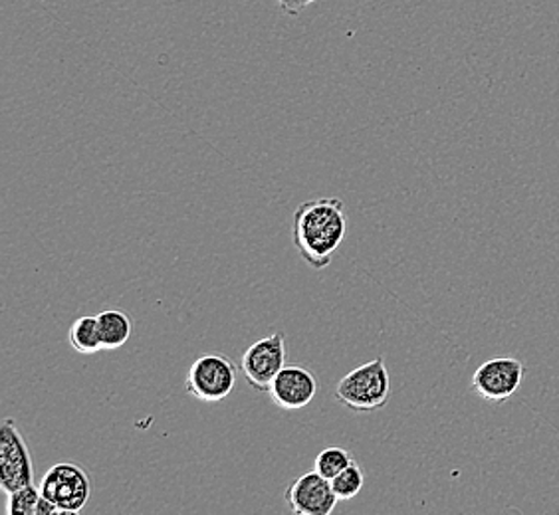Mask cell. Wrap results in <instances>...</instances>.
<instances>
[{
  "mask_svg": "<svg viewBox=\"0 0 559 515\" xmlns=\"http://www.w3.org/2000/svg\"><path fill=\"white\" fill-rule=\"evenodd\" d=\"M337 495L332 488V480L322 474L308 472L298 476L286 490V504L298 515H328L337 505Z\"/></svg>",
  "mask_w": 559,
  "mask_h": 515,
  "instance_id": "obj_8",
  "label": "cell"
},
{
  "mask_svg": "<svg viewBox=\"0 0 559 515\" xmlns=\"http://www.w3.org/2000/svg\"><path fill=\"white\" fill-rule=\"evenodd\" d=\"M7 514L9 515H55L58 514L55 504H50L43 494L40 486L36 488L34 483L21 488L16 492L9 494L7 502Z\"/></svg>",
  "mask_w": 559,
  "mask_h": 515,
  "instance_id": "obj_10",
  "label": "cell"
},
{
  "mask_svg": "<svg viewBox=\"0 0 559 515\" xmlns=\"http://www.w3.org/2000/svg\"><path fill=\"white\" fill-rule=\"evenodd\" d=\"M70 345L74 347V351L82 355H94L104 349L102 342V333H99V323L97 315H84L78 318L68 332Z\"/></svg>",
  "mask_w": 559,
  "mask_h": 515,
  "instance_id": "obj_12",
  "label": "cell"
},
{
  "mask_svg": "<svg viewBox=\"0 0 559 515\" xmlns=\"http://www.w3.org/2000/svg\"><path fill=\"white\" fill-rule=\"evenodd\" d=\"M524 363L516 357L500 355L478 367L473 375V391L490 403H504L514 397L524 381Z\"/></svg>",
  "mask_w": 559,
  "mask_h": 515,
  "instance_id": "obj_7",
  "label": "cell"
},
{
  "mask_svg": "<svg viewBox=\"0 0 559 515\" xmlns=\"http://www.w3.org/2000/svg\"><path fill=\"white\" fill-rule=\"evenodd\" d=\"M40 490L58 514H80L90 502L92 482L80 464L60 462L44 474Z\"/></svg>",
  "mask_w": 559,
  "mask_h": 515,
  "instance_id": "obj_4",
  "label": "cell"
},
{
  "mask_svg": "<svg viewBox=\"0 0 559 515\" xmlns=\"http://www.w3.org/2000/svg\"><path fill=\"white\" fill-rule=\"evenodd\" d=\"M391 395V376L383 357L355 367L340 379L335 386V398L355 412H371L388 405Z\"/></svg>",
  "mask_w": 559,
  "mask_h": 515,
  "instance_id": "obj_2",
  "label": "cell"
},
{
  "mask_svg": "<svg viewBox=\"0 0 559 515\" xmlns=\"http://www.w3.org/2000/svg\"><path fill=\"white\" fill-rule=\"evenodd\" d=\"M313 2H320V0H276L280 11L286 16H300L301 12L306 11Z\"/></svg>",
  "mask_w": 559,
  "mask_h": 515,
  "instance_id": "obj_15",
  "label": "cell"
},
{
  "mask_svg": "<svg viewBox=\"0 0 559 515\" xmlns=\"http://www.w3.org/2000/svg\"><path fill=\"white\" fill-rule=\"evenodd\" d=\"M34 483L33 456L14 419L0 427V488L9 495Z\"/></svg>",
  "mask_w": 559,
  "mask_h": 515,
  "instance_id": "obj_5",
  "label": "cell"
},
{
  "mask_svg": "<svg viewBox=\"0 0 559 515\" xmlns=\"http://www.w3.org/2000/svg\"><path fill=\"white\" fill-rule=\"evenodd\" d=\"M320 391L318 376L310 369L286 366L272 381L269 393L272 400L284 410H300L312 403Z\"/></svg>",
  "mask_w": 559,
  "mask_h": 515,
  "instance_id": "obj_9",
  "label": "cell"
},
{
  "mask_svg": "<svg viewBox=\"0 0 559 515\" xmlns=\"http://www.w3.org/2000/svg\"><path fill=\"white\" fill-rule=\"evenodd\" d=\"M286 335L272 333L248 347L240 359V373L247 379L248 385L269 391L272 381L286 367Z\"/></svg>",
  "mask_w": 559,
  "mask_h": 515,
  "instance_id": "obj_6",
  "label": "cell"
},
{
  "mask_svg": "<svg viewBox=\"0 0 559 515\" xmlns=\"http://www.w3.org/2000/svg\"><path fill=\"white\" fill-rule=\"evenodd\" d=\"M292 237L301 260L313 270L328 268L347 232L342 199L325 196L301 203L294 213Z\"/></svg>",
  "mask_w": 559,
  "mask_h": 515,
  "instance_id": "obj_1",
  "label": "cell"
},
{
  "mask_svg": "<svg viewBox=\"0 0 559 515\" xmlns=\"http://www.w3.org/2000/svg\"><path fill=\"white\" fill-rule=\"evenodd\" d=\"M238 367L223 354L199 355L185 376V388L203 403H223L235 391Z\"/></svg>",
  "mask_w": 559,
  "mask_h": 515,
  "instance_id": "obj_3",
  "label": "cell"
},
{
  "mask_svg": "<svg viewBox=\"0 0 559 515\" xmlns=\"http://www.w3.org/2000/svg\"><path fill=\"white\" fill-rule=\"evenodd\" d=\"M97 323H99L104 349H119L130 342L133 323L128 313L121 310H104L97 313Z\"/></svg>",
  "mask_w": 559,
  "mask_h": 515,
  "instance_id": "obj_11",
  "label": "cell"
},
{
  "mask_svg": "<svg viewBox=\"0 0 559 515\" xmlns=\"http://www.w3.org/2000/svg\"><path fill=\"white\" fill-rule=\"evenodd\" d=\"M352 462H354V458H352L349 451L340 448V446H332V448H325V451L318 454V458L313 462V470L322 474L323 478H328V480H334L335 476L344 472Z\"/></svg>",
  "mask_w": 559,
  "mask_h": 515,
  "instance_id": "obj_14",
  "label": "cell"
},
{
  "mask_svg": "<svg viewBox=\"0 0 559 515\" xmlns=\"http://www.w3.org/2000/svg\"><path fill=\"white\" fill-rule=\"evenodd\" d=\"M364 483H366V472L354 460L345 468L344 472L335 476L334 480H332V488H334L335 495H337L340 502H349V500H354L355 495L364 490Z\"/></svg>",
  "mask_w": 559,
  "mask_h": 515,
  "instance_id": "obj_13",
  "label": "cell"
}]
</instances>
